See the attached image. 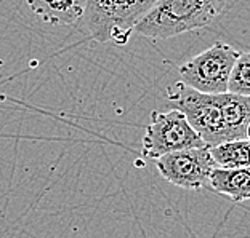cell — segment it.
Instances as JSON below:
<instances>
[{
  "mask_svg": "<svg viewBox=\"0 0 250 238\" xmlns=\"http://www.w3.org/2000/svg\"><path fill=\"white\" fill-rule=\"evenodd\" d=\"M228 0H157L135 27L141 37L162 40L204 29L221 15Z\"/></svg>",
  "mask_w": 250,
  "mask_h": 238,
  "instance_id": "1",
  "label": "cell"
},
{
  "mask_svg": "<svg viewBox=\"0 0 250 238\" xmlns=\"http://www.w3.org/2000/svg\"><path fill=\"white\" fill-rule=\"evenodd\" d=\"M156 3L157 0H87L82 21L93 40L122 47Z\"/></svg>",
  "mask_w": 250,
  "mask_h": 238,
  "instance_id": "2",
  "label": "cell"
},
{
  "mask_svg": "<svg viewBox=\"0 0 250 238\" xmlns=\"http://www.w3.org/2000/svg\"><path fill=\"white\" fill-rule=\"evenodd\" d=\"M167 99L170 106L183 112L191 127L207 146L229 141L220 103V93H201L183 82H177L173 83V87L167 88Z\"/></svg>",
  "mask_w": 250,
  "mask_h": 238,
  "instance_id": "3",
  "label": "cell"
},
{
  "mask_svg": "<svg viewBox=\"0 0 250 238\" xmlns=\"http://www.w3.org/2000/svg\"><path fill=\"white\" fill-rule=\"evenodd\" d=\"M241 53L225 42H215L206 52L180 66L181 82L201 93L217 94L228 92L232 66Z\"/></svg>",
  "mask_w": 250,
  "mask_h": 238,
  "instance_id": "4",
  "label": "cell"
},
{
  "mask_svg": "<svg viewBox=\"0 0 250 238\" xmlns=\"http://www.w3.org/2000/svg\"><path fill=\"white\" fill-rule=\"evenodd\" d=\"M204 144V139L191 127L186 115L180 109L172 107L168 112L154 110L151 114V122L145 128L141 154L156 160L168 152Z\"/></svg>",
  "mask_w": 250,
  "mask_h": 238,
  "instance_id": "5",
  "label": "cell"
},
{
  "mask_svg": "<svg viewBox=\"0 0 250 238\" xmlns=\"http://www.w3.org/2000/svg\"><path fill=\"white\" fill-rule=\"evenodd\" d=\"M154 163L164 179L188 190L207 187L210 173L217 166L207 144L168 152L157 157Z\"/></svg>",
  "mask_w": 250,
  "mask_h": 238,
  "instance_id": "6",
  "label": "cell"
},
{
  "mask_svg": "<svg viewBox=\"0 0 250 238\" xmlns=\"http://www.w3.org/2000/svg\"><path fill=\"white\" fill-rule=\"evenodd\" d=\"M26 3L45 24L76 26L82 21L87 0H26Z\"/></svg>",
  "mask_w": 250,
  "mask_h": 238,
  "instance_id": "7",
  "label": "cell"
},
{
  "mask_svg": "<svg viewBox=\"0 0 250 238\" xmlns=\"http://www.w3.org/2000/svg\"><path fill=\"white\" fill-rule=\"evenodd\" d=\"M217 194L229 197L234 203L250 200V166H215L208 176V185Z\"/></svg>",
  "mask_w": 250,
  "mask_h": 238,
  "instance_id": "8",
  "label": "cell"
},
{
  "mask_svg": "<svg viewBox=\"0 0 250 238\" xmlns=\"http://www.w3.org/2000/svg\"><path fill=\"white\" fill-rule=\"evenodd\" d=\"M215 165L221 168L250 166V141L247 138L231 139L225 143L208 146Z\"/></svg>",
  "mask_w": 250,
  "mask_h": 238,
  "instance_id": "9",
  "label": "cell"
},
{
  "mask_svg": "<svg viewBox=\"0 0 250 238\" xmlns=\"http://www.w3.org/2000/svg\"><path fill=\"white\" fill-rule=\"evenodd\" d=\"M228 92L250 96V52L237 56L229 75Z\"/></svg>",
  "mask_w": 250,
  "mask_h": 238,
  "instance_id": "10",
  "label": "cell"
},
{
  "mask_svg": "<svg viewBox=\"0 0 250 238\" xmlns=\"http://www.w3.org/2000/svg\"><path fill=\"white\" fill-rule=\"evenodd\" d=\"M246 138L250 141V122H249V125H247V131H246Z\"/></svg>",
  "mask_w": 250,
  "mask_h": 238,
  "instance_id": "11",
  "label": "cell"
}]
</instances>
